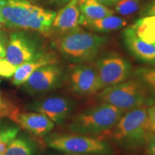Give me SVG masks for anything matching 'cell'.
I'll return each mask as SVG.
<instances>
[{
    "mask_svg": "<svg viewBox=\"0 0 155 155\" xmlns=\"http://www.w3.org/2000/svg\"><path fill=\"white\" fill-rule=\"evenodd\" d=\"M4 24L9 28L25 29L48 34L56 13L32 5L27 0H0Z\"/></svg>",
    "mask_w": 155,
    "mask_h": 155,
    "instance_id": "obj_1",
    "label": "cell"
},
{
    "mask_svg": "<svg viewBox=\"0 0 155 155\" xmlns=\"http://www.w3.org/2000/svg\"><path fill=\"white\" fill-rule=\"evenodd\" d=\"M123 114L111 104L101 103L75 115L69 129L73 133L88 136L108 132Z\"/></svg>",
    "mask_w": 155,
    "mask_h": 155,
    "instance_id": "obj_2",
    "label": "cell"
},
{
    "mask_svg": "<svg viewBox=\"0 0 155 155\" xmlns=\"http://www.w3.org/2000/svg\"><path fill=\"white\" fill-rule=\"evenodd\" d=\"M107 42L105 37L86 32L81 28L64 34L58 42L61 53L75 63L93 61Z\"/></svg>",
    "mask_w": 155,
    "mask_h": 155,
    "instance_id": "obj_3",
    "label": "cell"
},
{
    "mask_svg": "<svg viewBox=\"0 0 155 155\" xmlns=\"http://www.w3.org/2000/svg\"><path fill=\"white\" fill-rule=\"evenodd\" d=\"M150 131L147 107L142 106L126 112L111 129V137L121 145L140 146L145 144Z\"/></svg>",
    "mask_w": 155,
    "mask_h": 155,
    "instance_id": "obj_4",
    "label": "cell"
},
{
    "mask_svg": "<svg viewBox=\"0 0 155 155\" xmlns=\"http://www.w3.org/2000/svg\"><path fill=\"white\" fill-rule=\"evenodd\" d=\"M97 100L111 104L126 113L145 105L147 89L139 81H125L101 90Z\"/></svg>",
    "mask_w": 155,
    "mask_h": 155,
    "instance_id": "obj_5",
    "label": "cell"
},
{
    "mask_svg": "<svg viewBox=\"0 0 155 155\" xmlns=\"http://www.w3.org/2000/svg\"><path fill=\"white\" fill-rule=\"evenodd\" d=\"M48 145L69 154H108L111 152L110 147L103 141L78 134L52 137L48 139Z\"/></svg>",
    "mask_w": 155,
    "mask_h": 155,
    "instance_id": "obj_6",
    "label": "cell"
},
{
    "mask_svg": "<svg viewBox=\"0 0 155 155\" xmlns=\"http://www.w3.org/2000/svg\"><path fill=\"white\" fill-rule=\"evenodd\" d=\"M95 66L99 78L100 91L127 81L132 72L129 62L118 55L103 58L96 62Z\"/></svg>",
    "mask_w": 155,
    "mask_h": 155,
    "instance_id": "obj_7",
    "label": "cell"
},
{
    "mask_svg": "<svg viewBox=\"0 0 155 155\" xmlns=\"http://www.w3.org/2000/svg\"><path fill=\"white\" fill-rule=\"evenodd\" d=\"M42 55L33 40L23 32H14L9 37L5 58L17 68Z\"/></svg>",
    "mask_w": 155,
    "mask_h": 155,
    "instance_id": "obj_8",
    "label": "cell"
},
{
    "mask_svg": "<svg viewBox=\"0 0 155 155\" xmlns=\"http://www.w3.org/2000/svg\"><path fill=\"white\" fill-rule=\"evenodd\" d=\"M71 90L80 96H92L100 91L98 74L96 66L75 65L70 75Z\"/></svg>",
    "mask_w": 155,
    "mask_h": 155,
    "instance_id": "obj_9",
    "label": "cell"
},
{
    "mask_svg": "<svg viewBox=\"0 0 155 155\" xmlns=\"http://www.w3.org/2000/svg\"><path fill=\"white\" fill-rule=\"evenodd\" d=\"M62 77V70L55 64H50L36 70L24 84L29 92L40 94L57 87Z\"/></svg>",
    "mask_w": 155,
    "mask_h": 155,
    "instance_id": "obj_10",
    "label": "cell"
},
{
    "mask_svg": "<svg viewBox=\"0 0 155 155\" xmlns=\"http://www.w3.org/2000/svg\"><path fill=\"white\" fill-rule=\"evenodd\" d=\"M73 106V102L68 98L54 96L34 103L31 108L48 116L52 121L60 124L68 117Z\"/></svg>",
    "mask_w": 155,
    "mask_h": 155,
    "instance_id": "obj_11",
    "label": "cell"
},
{
    "mask_svg": "<svg viewBox=\"0 0 155 155\" xmlns=\"http://www.w3.org/2000/svg\"><path fill=\"white\" fill-rule=\"evenodd\" d=\"M12 118L23 129L39 137L46 135L54 127L53 121L38 112L15 113Z\"/></svg>",
    "mask_w": 155,
    "mask_h": 155,
    "instance_id": "obj_12",
    "label": "cell"
},
{
    "mask_svg": "<svg viewBox=\"0 0 155 155\" xmlns=\"http://www.w3.org/2000/svg\"><path fill=\"white\" fill-rule=\"evenodd\" d=\"M123 38L127 49L136 58L145 63L155 64V46L139 38L131 26L124 31Z\"/></svg>",
    "mask_w": 155,
    "mask_h": 155,
    "instance_id": "obj_13",
    "label": "cell"
},
{
    "mask_svg": "<svg viewBox=\"0 0 155 155\" xmlns=\"http://www.w3.org/2000/svg\"><path fill=\"white\" fill-rule=\"evenodd\" d=\"M80 12L78 0H70L56 14L52 28L63 35L78 29L79 28Z\"/></svg>",
    "mask_w": 155,
    "mask_h": 155,
    "instance_id": "obj_14",
    "label": "cell"
},
{
    "mask_svg": "<svg viewBox=\"0 0 155 155\" xmlns=\"http://www.w3.org/2000/svg\"><path fill=\"white\" fill-rule=\"evenodd\" d=\"M126 24L125 19L114 15L97 19H88L81 15L79 19V25L98 32H113L124 28Z\"/></svg>",
    "mask_w": 155,
    "mask_h": 155,
    "instance_id": "obj_15",
    "label": "cell"
},
{
    "mask_svg": "<svg viewBox=\"0 0 155 155\" xmlns=\"http://www.w3.org/2000/svg\"><path fill=\"white\" fill-rule=\"evenodd\" d=\"M55 60L49 55H42L17 68L13 75V83L16 86L24 84L32 73L45 65L54 64Z\"/></svg>",
    "mask_w": 155,
    "mask_h": 155,
    "instance_id": "obj_16",
    "label": "cell"
},
{
    "mask_svg": "<svg viewBox=\"0 0 155 155\" xmlns=\"http://www.w3.org/2000/svg\"><path fill=\"white\" fill-rule=\"evenodd\" d=\"M81 15L91 19L104 18L113 15L114 12L97 0H78Z\"/></svg>",
    "mask_w": 155,
    "mask_h": 155,
    "instance_id": "obj_17",
    "label": "cell"
},
{
    "mask_svg": "<svg viewBox=\"0 0 155 155\" xmlns=\"http://www.w3.org/2000/svg\"><path fill=\"white\" fill-rule=\"evenodd\" d=\"M136 35L149 44H155V16H145L131 26Z\"/></svg>",
    "mask_w": 155,
    "mask_h": 155,
    "instance_id": "obj_18",
    "label": "cell"
},
{
    "mask_svg": "<svg viewBox=\"0 0 155 155\" xmlns=\"http://www.w3.org/2000/svg\"><path fill=\"white\" fill-rule=\"evenodd\" d=\"M33 147L23 139H15L4 155H34Z\"/></svg>",
    "mask_w": 155,
    "mask_h": 155,
    "instance_id": "obj_19",
    "label": "cell"
},
{
    "mask_svg": "<svg viewBox=\"0 0 155 155\" xmlns=\"http://www.w3.org/2000/svg\"><path fill=\"white\" fill-rule=\"evenodd\" d=\"M136 74L144 88L155 94V71L151 68H140Z\"/></svg>",
    "mask_w": 155,
    "mask_h": 155,
    "instance_id": "obj_20",
    "label": "cell"
},
{
    "mask_svg": "<svg viewBox=\"0 0 155 155\" xmlns=\"http://www.w3.org/2000/svg\"><path fill=\"white\" fill-rule=\"evenodd\" d=\"M19 129L17 128H7L0 130V155H4L11 142L16 139Z\"/></svg>",
    "mask_w": 155,
    "mask_h": 155,
    "instance_id": "obj_21",
    "label": "cell"
},
{
    "mask_svg": "<svg viewBox=\"0 0 155 155\" xmlns=\"http://www.w3.org/2000/svg\"><path fill=\"white\" fill-rule=\"evenodd\" d=\"M140 0H120L116 3V12L121 15L133 14L139 9Z\"/></svg>",
    "mask_w": 155,
    "mask_h": 155,
    "instance_id": "obj_22",
    "label": "cell"
},
{
    "mask_svg": "<svg viewBox=\"0 0 155 155\" xmlns=\"http://www.w3.org/2000/svg\"><path fill=\"white\" fill-rule=\"evenodd\" d=\"M17 67L9 63L6 58L0 59V76L11 78L14 75Z\"/></svg>",
    "mask_w": 155,
    "mask_h": 155,
    "instance_id": "obj_23",
    "label": "cell"
},
{
    "mask_svg": "<svg viewBox=\"0 0 155 155\" xmlns=\"http://www.w3.org/2000/svg\"><path fill=\"white\" fill-rule=\"evenodd\" d=\"M147 116L149 129L151 132L155 134V103L147 108Z\"/></svg>",
    "mask_w": 155,
    "mask_h": 155,
    "instance_id": "obj_24",
    "label": "cell"
},
{
    "mask_svg": "<svg viewBox=\"0 0 155 155\" xmlns=\"http://www.w3.org/2000/svg\"><path fill=\"white\" fill-rule=\"evenodd\" d=\"M145 144L147 145V150L150 155H155V134L148 133L147 136Z\"/></svg>",
    "mask_w": 155,
    "mask_h": 155,
    "instance_id": "obj_25",
    "label": "cell"
},
{
    "mask_svg": "<svg viewBox=\"0 0 155 155\" xmlns=\"http://www.w3.org/2000/svg\"><path fill=\"white\" fill-rule=\"evenodd\" d=\"M142 15L144 16H155V0L147 6L142 12Z\"/></svg>",
    "mask_w": 155,
    "mask_h": 155,
    "instance_id": "obj_26",
    "label": "cell"
},
{
    "mask_svg": "<svg viewBox=\"0 0 155 155\" xmlns=\"http://www.w3.org/2000/svg\"><path fill=\"white\" fill-rule=\"evenodd\" d=\"M6 55V48L5 43L2 38V35L0 34V59H2V58H5Z\"/></svg>",
    "mask_w": 155,
    "mask_h": 155,
    "instance_id": "obj_27",
    "label": "cell"
},
{
    "mask_svg": "<svg viewBox=\"0 0 155 155\" xmlns=\"http://www.w3.org/2000/svg\"><path fill=\"white\" fill-rule=\"evenodd\" d=\"M97 1L102 3L104 5H112L114 4L117 3L120 0H97Z\"/></svg>",
    "mask_w": 155,
    "mask_h": 155,
    "instance_id": "obj_28",
    "label": "cell"
},
{
    "mask_svg": "<svg viewBox=\"0 0 155 155\" xmlns=\"http://www.w3.org/2000/svg\"><path fill=\"white\" fill-rule=\"evenodd\" d=\"M0 23H4V19L2 17V15L1 14V12H0Z\"/></svg>",
    "mask_w": 155,
    "mask_h": 155,
    "instance_id": "obj_29",
    "label": "cell"
},
{
    "mask_svg": "<svg viewBox=\"0 0 155 155\" xmlns=\"http://www.w3.org/2000/svg\"><path fill=\"white\" fill-rule=\"evenodd\" d=\"M152 70V71H155V66L154 67V68H151Z\"/></svg>",
    "mask_w": 155,
    "mask_h": 155,
    "instance_id": "obj_30",
    "label": "cell"
},
{
    "mask_svg": "<svg viewBox=\"0 0 155 155\" xmlns=\"http://www.w3.org/2000/svg\"><path fill=\"white\" fill-rule=\"evenodd\" d=\"M2 104V101H1V96H0V106H1Z\"/></svg>",
    "mask_w": 155,
    "mask_h": 155,
    "instance_id": "obj_31",
    "label": "cell"
},
{
    "mask_svg": "<svg viewBox=\"0 0 155 155\" xmlns=\"http://www.w3.org/2000/svg\"><path fill=\"white\" fill-rule=\"evenodd\" d=\"M64 2H67V1H70V0H63Z\"/></svg>",
    "mask_w": 155,
    "mask_h": 155,
    "instance_id": "obj_32",
    "label": "cell"
},
{
    "mask_svg": "<svg viewBox=\"0 0 155 155\" xmlns=\"http://www.w3.org/2000/svg\"><path fill=\"white\" fill-rule=\"evenodd\" d=\"M51 1H58V0H51Z\"/></svg>",
    "mask_w": 155,
    "mask_h": 155,
    "instance_id": "obj_33",
    "label": "cell"
},
{
    "mask_svg": "<svg viewBox=\"0 0 155 155\" xmlns=\"http://www.w3.org/2000/svg\"><path fill=\"white\" fill-rule=\"evenodd\" d=\"M1 27H2V25H1V23H0V28H1Z\"/></svg>",
    "mask_w": 155,
    "mask_h": 155,
    "instance_id": "obj_34",
    "label": "cell"
},
{
    "mask_svg": "<svg viewBox=\"0 0 155 155\" xmlns=\"http://www.w3.org/2000/svg\"><path fill=\"white\" fill-rule=\"evenodd\" d=\"M66 155H69V154H66ZM70 155H71V154H70Z\"/></svg>",
    "mask_w": 155,
    "mask_h": 155,
    "instance_id": "obj_35",
    "label": "cell"
},
{
    "mask_svg": "<svg viewBox=\"0 0 155 155\" xmlns=\"http://www.w3.org/2000/svg\"><path fill=\"white\" fill-rule=\"evenodd\" d=\"M154 46H155V44H154Z\"/></svg>",
    "mask_w": 155,
    "mask_h": 155,
    "instance_id": "obj_36",
    "label": "cell"
}]
</instances>
